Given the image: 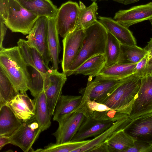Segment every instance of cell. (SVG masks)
Listing matches in <instances>:
<instances>
[{
  "label": "cell",
  "mask_w": 152,
  "mask_h": 152,
  "mask_svg": "<svg viewBox=\"0 0 152 152\" xmlns=\"http://www.w3.org/2000/svg\"><path fill=\"white\" fill-rule=\"evenodd\" d=\"M18 46L0 50V67L12 84L17 94L28 90L31 76Z\"/></svg>",
  "instance_id": "cell-1"
},
{
  "label": "cell",
  "mask_w": 152,
  "mask_h": 152,
  "mask_svg": "<svg viewBox=\"0 0 152 152\" xmlns=\"http://www.w3.org/2000/svg\"><path fill=\"white\" fill-rule=\"evenodd\" d=\"M85 36L77 57L65 74L72 75L85 61L91 57L105 53L108 31L98 20L84 29Z\"/></svg>",
  "instance_id": "cell-2"
},
{
  "label": "cell",
  "mask_w": 152,
  "mask_h": 152,
  "mask_svg": "<svg viewBox=\"0 0 152 152\" xmlns=\"http://www.w3.org/2000/svg\"><path fill=\"white\" fill-rule=\"evenodd\" d=\"M140 80L133 74L125 78L110 95L100 103L115 110H122L132 106L139 90Z\"/></svg>",
  "instance_id": "cell-3"
},
{
  "label": "cell",
  "mask_w": 152,
  "mask_h": 152,
  "mask_svg": "<svg viewBox=\"0 0 152 152\" xmlns=\"http://www.w3.org/2000/svg\"><path fill=\"white\" fill-rule=\"evenodd\" d=\"M39 17L24 8L16 0H10L7 18L4 22L13 32L28 34Z\"/></svg>",
  "instance_id": "cell-4"
},
{
  "label": "cell",
  "mask_w": 152,
  "mask_h": 152,
  "mask_svg": "<svg viewBox=\"0 0 152 152\" xmlns=\"http://www.w3.org/2000/svg\"><path fill=\"white\" fill-rule=\"evenodd\" d=\"M42 132L35 116L23 123L11 136L10 144L17 146L24 152H33L32 146Z\"/></svg>",
  "instance_id": "cell-5"
},
{
  "label": "cell",
  "mask_w": 152,
  "mask_h": 152,
  "mask_svg": "<svg viewBox=\"0 0 152 152\" xmlns=\"http://www.w3.org/2000/svg\"><path fill=\"white\" fill-rule=\"evenodd\" d=\"M152 113V76L141 78L136 98L132 104L129 117L132 119Z\"/></svg>",
  "instance_id": "cell-6"
},
{
  "label": "cell",
  "mask_w": 152,
  "mask_h": 152,
  "mask_svg": "<svg viewBox=\"0 0 152 152\" xmlns=\"http://www.w3.org/2000/svg\"><path fill=\"white\" fill-rule=\"evenodd\" d=\"M80 12L79 5L75 2L69 1L58 9L55 18L56 27L59 34L64 38L74 30Z\"/></svg>",
  "instance_id": "cell-7"
},
{
  "label": "cell",
  "mask_w": 152,
  "mask_h": 152,
  "mask_svg": "<svg viewBox=\"0 0 152 152\" xmlns=\"http://www.w3.org/2000/svg\"><path fill=\"white\" fill-rule=\"evenodd\" d=\"M92 78L89 77L87 86L83 89L88 93L90 99L100 103L110 95L125 78L116 79L98 75L94 80Z\"/></svg>",
  "instance_id": "cell-8"
},
{
  "label": "cell",
  "mask_w": 152,
  "mask_h": 152,
  "mask_svg": "<svg viewBox=\"0 0 152 152\" xmlns=\"http://www.w3.org/2000/svg\"><path fill=\"white\" fill-rule=\"evenodd\" d=\"M85 35L84 29L74 30L63 38L61 67L63 72L65 74L77 58Z\"/></svg>",
  "instance_id": "cell-9"
},
{
  "label": "cell",
  "mask_w": 152,
  "mask_h": 152,
  "mask_svg": "<svg viewBox=\"0 0 152 152\" xmlns=\"http://www.w3.org/2000/svg\"><path fill=\"white\" fill-rule=\"evenodd\" d=\"M48 18L39 17L28 34V44L37 49L48 66L50 61L47 39Z\"/></svg>",
  "instance_id": "cell-10"
},
{
  "label": "cell",
  "mask_w": 152,
  "mask_h": 152,
  "mask_svg": "<svg viewBox=\"0 0 152 152\" xmlns=\"http://www.w3.org/2000/svg\"><path fill=\"white\" fill-rule=\"evenodd\" d=\"M86 118L82 113L74 112L65 116L58 123V126L52 134L57 143L70 141Z\"/></svg>",
  "instance_id": "cell-11"
},
{
  "label": "cell",
  "mask_w": 152,
  "mask_h": 152,
  "mask_svg": "<svg viewBox=\"0 0 152 152\" xmlns=\"http://www.w3.org/2000/svg\"><path fill=\"white\" fill-rule=\"evenodd\" d=\"M152 19V2L135 6L126 10H120L113 19L129 28L134 24Z\"/></svg>",
  "instance_id": "cell-12"
},
{
  "label": "cell",
  "mask_w": 152,
  "mask_h": 152,
  "mask_svg": "<svg viewBox=\"0 0 152 152\" xmlns=\"http://www.w3.org/2000/svg\"><path fill=\"white\" fill-rule=\"evenodd\" d=\"M66 76L64 72L60 73L58 70L53 69L49 74L44 91L51 117L62 95V89L66 80Z\"/></svg>",
  "instance_id": "cell-13"
},
{
  "label": "cell",
  "mask_w": 152,
  "mask_h": 152,
  "mask_svg": "<svg viewBox=\"0 0 152 152\" xmlns=\"http://www.w3.org/2000/svg\"><path fill=\"white\" fill-rule=\"evenodd\" d=\"M124 130L135 141L152 145V113L132 119Z\"/></svg>",
  "instance_id": "cell-14"
},
{
  "label": "cell",
  "mask_w": 152,
  "mask_h": 152,
  "mask_svg": "<svg viewBox=\"0 0 152 152\" xmlns=\"http://www.w3.org/2000/svg\"><path fill=\"white\" fill-rule=\"evenodd\" d=\"M6 104L22 123L25 122L35 116V99H30L26 93L17 94Z\"/></svg>",
  "instance_id": "cell-15"
},
{
  "label": "cell",
  "mask_w": 152,
  "mask_h": 152,
  "mask_svg": "<svg viewBox=\"0 0 152 152\" xmlns=\"http://www.w3.org/2000/svg\"><path fill=\"white\" fill-rule=\"evenodd\" d=\"M113 121L95 118L92 116L86 117L71 141H80L100 134L110 126Z\"/></svg>",
  "instance_id": "cell-16"
},
{
  "label": "cell",
  "mask_w": 152,
  "mask_h": 152,
  "mask_svg": "<svg viewBox=\"0 0 152 152\" xmlns=\"http://www.w3.org/2000/svg\"><path fill=\"white\" fill-rule=\"evenodd\" d=\"M99 20L108 32L112 34L121 44L130 45H137L136 39L132 32L127 28L111 18L99 16Z\"/></svg>",
  "instance_id": "cell-17"
},
{
  "label": "cell",
  "mask_w": 152,
  "mask_h": 152,
  "mask_svg": "<svg viewBox=\"0 0 152 152\" xmlns=\"http://www.w3.org/2000/svg\"><path fill=\"white\" fill-rule=\"evenodd\" d=\"M132 120L128 117L115 122L103 133L89 140L86 144L75 150L74 152H90L93 148L107 141L118 131L125 129Z\"/></svg>",
  "instance_id": "cell-18"
},
{
  "label": "cell",
  "mask_w": 152,
  "mask_h": 152,
  "mask_svg": "<svg viewBox=\"0 0 152 152\" xmlns=\"http://www.w3.org/2000/svg\"><path fill=\"white\" fill-rule=\"evenodd\" d=\"M25 9L48 18H55L58 9L50 0H16Z\"/></svg>",
  "instance_id": "cell-19"
},
{
  "label": "cell",
  "mask_w": 152,
  "mask_h": 152,
  "mask_svg": "<svg viewBox=\"0 0 152 152\" xmlns=\"http://www.w3.org/2000/svg\"><path fill=\"white\" fill-rule=\"evenodd\" d=\"M47 39L52 69L58 70L60 63L59 55L61 49L55 18H48Z\"/></svg>",
  "instance_id": "cell-20"
},
{
  "label": "cell",
  "mask_w": 152,
  "mask_h": 152,
  "mask_svg": "<svg viewBox=\"0 0 152 152\" xmlns=\"http://www.w3.org/2000/svg\"><path fill=\"white\" fill-rule=\"evenodd\" d=\"M82 96L62 95L56 106L53 114L54 121L60 122L65 116L75 110L80 104Z\"/></svg>",
  "instance_id": "cell-21"
},
{
  "label": "cell",
  "mask_w": 152,
  "mask_h": 152,
  "mask_svg": "<svg viewBox=\"0 0 152 152\" xmlns=\"http://www.w3.org/2000/svg\"><path fill=\"white\" fill-rule=\"evenodd\" d=\"M22 123L7 104L0 107V136H11Z\"/></svg>",
  "instance_id": "cell-22"
},
{
  "label": "cell",
  "mask_w": 152,
  "mask_h": 152,
  "mask_svg": "<svg viewBox=\"0 0 152 152\" xmlns=\"http://www.w3.org/2000/svg\"><path fill=\"white\" fill-rule=\"evenodd\" d=\"M34 99L35 102V117L42 132L50 126L52 117L44 91L34 97Z\"/></svg>",
  "instance_id": "cell-23"
},
{
  "label": "cell",
  "mask_w": 152,
  "mask_h": 152,
  "mask_svg": "<svg viewBox=\"0 0 152 152\" xmlns=\"http://www.w3.org/2000/svg\"><path fill=\"white\" fill-rule=\"evenodd\" d=\"M106 62L104 54L96 55L81 64L74 72L72 75L82 74L93 77H96L105 67Z\"/></svg>",
  "instance_id": "cell-24"
},
{
  "label": "cell",
  "mask_w": 152,
  "mask_h": 152,
  "mask_svg": "<svg viewBox=\"0 0 152 152\" xmlns=\"http://www.w3.org/2000/svg\"><path fill=\"white\" fill-rule=\"evenodd\" d=\"M79 6V15L73 31L85 29L98 21L97 15L98 6L96 2H93L89 6L86 7L83 2L80 1Z\"/></svg>",
  "instance_id": "cell-25"
},
{
  "label": "cell",
  "mask_w": 152,
  "mask_h": 152,
  "mask_svg": "<svg viewBox=\"0 0 152 152\" xmlns=\"http://www.w3.org/2000/svg\"><path fill=\"white\" fill-rule=\"evenodd\" d=\"M135 141L124 129L117 132L106 142L110 152H126L134 145Z\"/></svg>",
  "instance_id": "cell-26"
},
{
  "label": "cell",
  "mask_w": 152,
  "mask_h": 152,
  "mask_svg": "<svg viewBox=\"0 0 152 152\" xmlns=\"http://www.w3.org/2000/svg\"><path fill=\"white\" fill-rule=\"evenodd\" d=\"M136 64H116L109 66H105L98 75L106 78L122 79L133 74Z\"/></svg>",
  "instance_id": "cell-27"
},
{
  "label": "cell",
  "mask_w": 152,
  "mask_h": 152,
  "mask_svg": "<svg viewBox=\"0 0 152 152\" xmlns=\"http://www.w3.org/2000/svg\"><path fill=\"white\" fill-rule=\"evenodd\" d=\"M148 52L144 48L137 46L121 44V53L118 63L119 64L137 63Z\"/></svg>",
  "instance_id": "cell-28"
},
{
  "label": "cell",
  "mask_w": 152,
  "mask_h": 152,
  "mask_svg": "<svg viewBox=\"0 0 152 152\" xmlns=\"http://www.w3.org/2000/svg\"><path fill=\"white\" fill-rule=\"evenodd\" d=\"M121 53V44L110 33L108 32L104 55L106 59L105 67L118 63Z\"/></svg>",
  "instance_id": "cell-29"
},
{
  "label": "cell",
  "mask_w": 152,
  "mask_h": 152,
  "mask_svg": "<svg viewBox=\"0 0 152 152\" xmlns=\"http://www.w3.org/2000/svg\"><path fill=\"white\" fill-rule=\"evenodd\" d=\"M89 140L80 141H72L61 143H50L44 148H39L33 152H73L87 143Z\"/></svg>",
  "instance_id": "cell-30"
},
{
  "label": "cell",
  "mask_w": 152,
  "mask_h": 152,
  "mask_svg": "<svg viewBox=\"0 0 152 152\" xmlns=\"http://www.w3.org/2000/svg\"><path fill=\"white\" fill-rule=\"evenodd\" d=\"M16 94L12 83L0 67V107L6 104Z\"/></svg>",
  "instance_id": "cell-31"
},
{
  "label": "cell",
  "mask_w": 152,
  "mask_h": 152,
  "mask_svg": "<svg viewBox=\"0 0 152 152\" xmlns=\"http://www.w3.org/2000/svg\"><path fill=\"white\" fill-rule=\"evenodd\" d=\"M132 106L121 110H111L102 112L94 111L91 116L99 119L114 122L129 117Z\"/></svg>",
  "instance_id": "cell-32"
},
{
  "label": "cell",
  "mask_w": 152,
  "mask_h": 152,
  "mask_svg": "<svg viewBox=\"0 0 152 152\" xmlns=\"http://www.w3.org/2000/svg\"><path fill=\"white\" fill-rule=\"evenodd\" d=\"M150 59V55L148 52L142 59L136 64L133 74L140 79L148 75Z\"/></svg>",
  "instance_id": "cell-33"
},
{
  "label": "cell",
  "mask_w": 152,
  "mask_h": 152,
  "mask_svg": "<svg viewBox=\"0 0 152 152\" xmlns=\"http://www.w3.org/2000/svg\"><path fill=\"white\" fill-rule=\"evenodd\" d=\"M126 152H152V145L145 142L135 141L134 145Z\"/></svg>",
  "instance_id": "cell-34"
},
{
  "label": "cell",
  "mask_w": 152,
  "mask_h": 152,
  "mask_svg": "<svg viewBox=\"0 0 152 152\" xmlns=\"http://www.w3.org/2000/svg\"><path fill=\"white\" fill-rule=\"evenodd\" d=\"M10 0H0V16L6 20L8 15Z\"/></svg>",
  "instance_id": "cell-35"
},
{
  "label": "cell",
  "mask_w": 152,
  "mask_h": 152,
  "mask_svg": "<svg viewBox=\"0 0 152 152\" xmlns=\"http://www.w3.org/2000/svg\"><path fill=\"white\" fill-rule=\"evenodd\" d=\"M7 28L4 23V20L0 16V50L3 48V42Z\"/></svg>",
  "instance_id": "cell-36"
},
{
  "label": "cell",
  "mask_w": 152,
  "mask_h": 152,
  "mask_svg": "<svg viewBox=\"0 0 152 152\" xmlns=\"http://www.w3.org/2000/svg\"><path fill=\"white\" fill-rule=\"evenodd\" d=\"M90 152H110V150L107 142H105L93 148Z\"/></svg>",
  "instance_id": "cell-37"
},
{
  "label": "cell",
  "mask_w": 152,
  "mask_h": 152,
  "mask_svg": "<svg viewBox=\"0 0 152 152\" xmlns=\"http://www.w3.org/2000/svg\"><path fill=\"white\" fill-rule=\"evenodd\" d=\"M144 48L149 53L151 56L149 69V74L152 70V38L150 39V40L147 43V45Z\"/></svg>",
  "instance_id": "cell-38"
},
{
  "label": "cell",
  "mask_w": 152,
  "mask_h": 152,
  "mask_svg": "<svg viewBox=\"0 0 152 152\" xmlns=\"http://www.w3.org/2000/svg\"><path fill=\"white\" fill-rule=\"evenodd\" d=\"M8 144H10L9 136H0V150H1L4 146Z\"/></svg>",
  "instance_id": "cell-39"
},
{
  "label": "cell",
  "mask_w": 152,
  "mask_h": 152,
  "mask_svg": "<svg viewBox=\"0 0 152 152\" xmlns=\"http://www.w3.org/2000/svg\"><path fill=\"white\" fill-rule=\"evenodd\" d=\"M140 0H123V3L124 5H126L136 2Z\"/></svg>",
  "instance_id": "cell-40"
},
{
  "label": "cell",
  "mask_w": 152,
  "mask_h": 152,
  "mask_svg": "<svg viewBox=\"0 0 152 152\" xmlns=\"http://www.w3.org/2000/svg\"><path fill=\"white\" fill-rule=\"evenodd\" d=\"M114 1H115L116 2H118V3H121L123 4V0H112Z\"/></svg>",
  "instance_id": "cell-41"
},
{
  "label": "cell",
  "mask_w": 152,
  "mask_h": 152,
  "mask_svg": "<svg viewBox=\"0 0 152 152\" xmlns=\"http://www.w3.org/2000/svg\"><path fill=\"white\" fill-rule=\"evenodd\" d=\"M151 23V26H152V19H150V20H149Z\"/></svg>",
  "instance_id": "cell-42"
},
{
  "label": "cell",
  "mask_w": 152,
  "mask_h": 152,
  "mask_svg": "<svg viewBox=\"0 0 152 152\" xmlns=\"http://www.w3.org/2000/svg\"><path fill=\"white\" fill-rule=\"evenodd\" d=\"M92 1L93 2H96V1L98 0H90Z\"/></svg>",
  "instance_id": "cell-43"
},
{
  "label": "cell",
  "mask_w": 152,
  "mask_h": 152,
  "mask_svg": "<svg viewBox=\"0 0 152 152\" xmlns=\"http://www.w3.org/2000/svg\"><path fill=\"white\" fill-rule=\"evenodd\" d=\"M150 75H151L152 76V70L151 71V72L150 74Z\"/></svg>",
  "instance_id": "cell-44"
}]
</instances>
